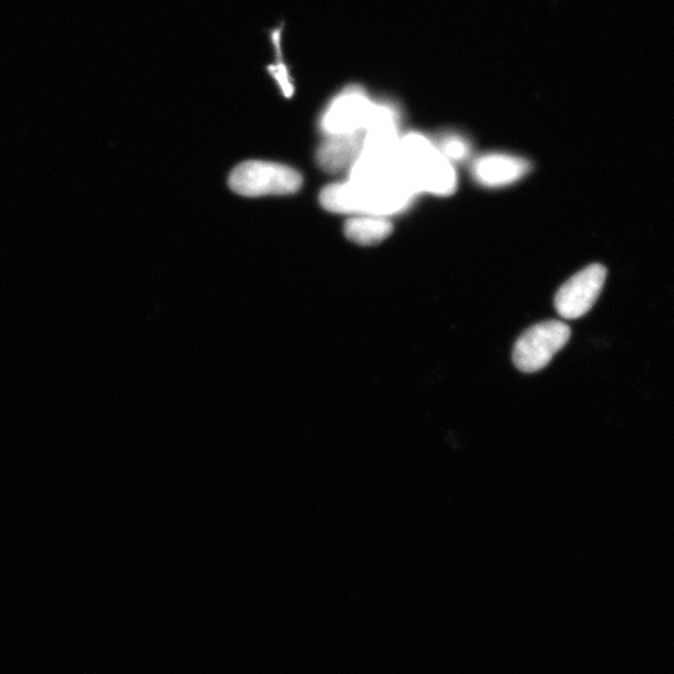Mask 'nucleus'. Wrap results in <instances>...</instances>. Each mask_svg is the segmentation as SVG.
Here are the masks:
<instances>
[{
    "mask_svg": "<svg viewBox=\"0 0 674 674\" xmlns=\"http://www.w3.org/2000/svg\"><path fill=\"white\" fill-rule=\"evenodd\" d=\"M396 162L404 179L416 194L448 197L457 188L453 163L425 135L408 133L400 139Z\"/></svg>",
    "mask_w": 674,
    "mask_h": 674,
    "instance_id": "f257e3e1",
    "label": "nucleus"
},
{
    "mask_svg": "<svg viewBox=\"0 0 674 674\" xmlns=\"http://www.w3.org/2000/svg\"><path fill=\"white\" fill-rule=\"evenodd\" d=\"M415 195L404 180L379 187L345 180L322 189L320 203L322 208L331 212L387 218L408 208Z\"/></svg>",
    "mask_w": 674,
    "mask_h": 674,
    "instance_id": "f03ea898",
    "label": "nucleus"
},
{
    "mask_svg": "<svg viewBox=\"0 0 674 674\" xmlns=\"http://www.w3.org/2000/svg\"><path fill=\"white\" fill-rule=\"evenodd\" d=\"M230 188L242 197L297 193L302 185L299 172L290 166L261 160L241 163L230 174Z\"/></svg>",
    "mask_w": 674,
    "mask_h": 674,
    "instance_id": "7ed1b4c3",
    "label": "nucleus"
},
{
    "mask_svg": "<svg viewBox=\"0 0 674 674\" xmlns=\"http://www.w3.org/2000/svg\"><path fill=\"white\" fill-rule=\"evenodd\" d=\"M571 338V329L561 321H545L527 329L516 341L512 360L525 374H533L549 365Z\"/></svg>",
    "mask_w": 674,
    "mask_h": 674,
    "instance_id": "20e7f679",
    "label": "nucleus"
},
{
    "mask_svg": "<svg viewBox=\"0 0 674 674\" xmlns=\"http://www.w3.org/2000/svg\"><path fill=\"white\" fill-rule=\"evenodd\" d=\"M376 103L361 86H349L331 101L321 118V131L328 135L365 132Z\"/></svg>",
    "mask_w": 674,
    "mask_h": 674,
    "instance_id": "39448f33",
    "label": "nucleus"
},
{
    "mask_svg": "<svg viewBox=\"0 0 674 674\" xmlns=\"http://www.w3.org/2000/svg\"><path fill=\"white\" fill-rule=\"evenodd\" d=\"M608 270L593 263L566 281L554 298V308L563 319L576 320L588 314L600 298Z\"/></svg>",
    "mask_w": 674,
    "mask_h": 674,
    "instance_id": "423d86ee",
    "label": "nucleus"
},
{
    "mask_svg": "<svg viewBox=\"0 0 674 674\" xmlns=\"http://www.w3.org/2000/svg\"><path fill=\"white\" fill-rule=\"evenodd\" d=\"M531 164L520 156L487 154L473 166L474 178L488 188H500L519 182L529 174Z\"/></svg>",
    "mask_w": 674,
    "mask_h": 674,
    "instance_id": "0eeeda50",
    "label": "nucleus"
},
{
    "mask_svg": "<svg viewBox=\"0 0 674 674\" xmlns=\"http://www.w3.org/2000/svg\"><path fill=\"white\" fill-rule=\"evenodd\" d=\"M364 142L365 132L328 135L317 154L320 168L331 174L350 172L363 153Z\"/></svg>",
    "mask_w": 674,
    "mask_h": 674,
    "instance_id": "6e6552de",
    "label": "nucleus"
},
{
    "mask_svg": "<svg viewBox=\"0 0 674 674\" xmlns=\"http://www.w3.org/2000/svg\"><path fill=\"white\" fill-rule=\"evenodd\" d=\"M394 227L387 218L373 215H357L345 222V237L357 246L370 247L384 241L391 236Z\"/></svg>",
    "mask_w": 674,
    "mask_h": 674,
    "instance_id": "1a4fd4ad",
    "label": "nucleus"
},
{
    "mask_svg": "<svg viewBox=\"0 0 674 674\" xmlns=\"http://www.w3.org/2000/svg\"><path fill=\"white\" fill-rule=\"evenodd\" d=\"M437 149L452 163L462 162L470 154V145L458 135L446 136Z\"/></svg>",
    "mask_w": 674,
    "mask_h": 674,
    "instance_id": "9d476101",
    "label": "nucleus"
}]
</instances>
